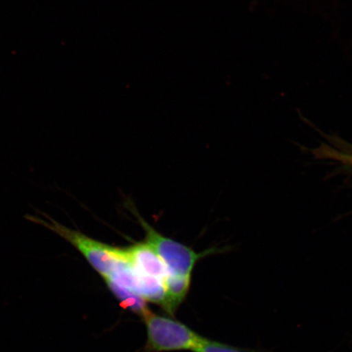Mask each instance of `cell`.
<instances>
[{
    "label": "cell",
    "mask_w": 352,
    "mask_h": 352,
    "mask_svg": "<svg viewBox=\"0 0 352 352\" xmlns=\"http://www.w3.org/2000/svg\"><path fill=\"white\" fill-rule=\"evenodd\" d=\"M140 318L147 332L144 352L192 351L201 340L202 336L170 316L157 314L148 308Z\"/></svg>",
    "instance_id": "6da1fadb"
},
{
    "label": "cell",
    "mask_w": 352,
    "mask_h": 352,
    "mask_svg": "<svg viewBox=\"0 0 352 352\" xmlns=\"http://www.w3.org/2000/svg\"><path fill=\"white\" fill-rule=\"evenodd\" d=\"M48 219V221H45L36 217L30 218L33 222L41 224L67 241L103 278L111 274L118 262L116 248L92 239L79 231L70 230L50 218Z\"/></svg>",
    "instance_id": "7a4b0ae2"
},
{
    "label": "cell",
    "mask_w": 352,
    "mask_h": 352,
    "mask_svg": "<svg viewBox=\"0 0 352 352\" xmlns=\"http://www.w3.org/2000/svg\"><path fill=\"white\" fill-rule=\"evenodd\" d=\"M136 217L146 232V243L151 246L164 262L168 274L191 276L198 259L210 253L206 252L204 254H197L188 246L161 235L140 215L136 214Z\"/></svg>",
    "instance_id": "3957f363"
},
{
    "label": "cell",
    "mask_w": 352,
    "mask_h": 352,
    "mask_svg": "<svg viewBox=\"0 0 352 352\" xmlns=\"http://www.w3.org/2000/svg\"><path fill=\"white\" fill-rule=\"evenodd\" d=\"M124 254L126 261L140 274L164 280L168 276L166 264L146 242L124 248Z\"/></svg>",
    "instance_id": "277c9868"
},
{
    "label": "cell",
    "mask_w": 352,
    "mask_h": 352,
    "mask_svg": "<svg viewBox=\"0 0 352 352\" xmlns=\"http://www.w3.org/2000/svg\"><path fill=\"white\" fill-rule=\"evenodd\" d=\"M191 276L168 274L164 279L166 301L164 309L170 316L186 299L190 289Z\"/></svg>",
    "instance_id": "5b68a950"
},
{
    "label": "cell",
    "mask_w": 352,
    "mask_h": 352,
    "mask_svg": "<svg viewBox=\"0 0 352 352\" xmlns=\"http://www.w3.org/2000/svg\"><path fill=\"white\" fill-rule=\"evenodd\" d=\"M139 274V296H142L145 301L155 303L164 308L166 301L164 280L140 274V272Z\"/></svg>",
    "instance_id": "8992f818"
},
{
    "label": "cell",
    "mask_w": 352,
    "mask_h": 352,
    "mask_svg": "<svg viewBox=\"0 0 352 352\" xmlns=\"http://www.w3.org/2000/svg\"><path fill=\"white\" fill-rule=\"evenodd\" d=\"M105 283H107L108 288L111 290L113 296L120 300L123 307L129 308L140 316H142L144 312L148 309V307L145 303L144 299L139 294L120 287V286L110 283V281H105Z\"/></svg>",
    "instance_id": "52a82bcc"
},
{
    "label": "cell",
    "mask_w": 352,
    "mask_h": 352,
    "mask_svg": "<svg viewBox=\"0 0 352 352\" xmlns=\"http://www.w3.org/2000/svg\"><path fill=\"white\" fill-rule=\"evenodd\" d=\"M192 352H261L254 350L240 349V347L226 344V343L208 340L202 337Z\"/></svg>",
    "instance_id": "ba28073f"
}]
</instances>
